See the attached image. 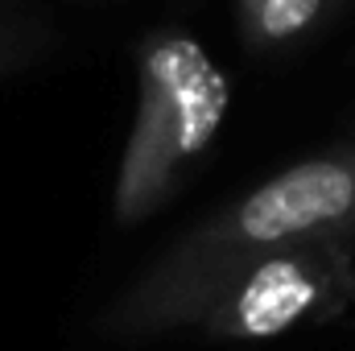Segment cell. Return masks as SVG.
<instances>
[{"label": "cell", "instance_id": "7a4b0ae2", "mask_svg": "<svg viewBox=\"0 0 355 351\" xmlns=\"http://www.w3.org/2000/svg\"><path fill=\"white\" fill-rule=\"evenodd\" d=\"M232 112V79L186 29H153L137 50V116L120 153L112 211L132 228L162 211Z\"/></svg>", "mask_w": 355, "mask_h": 351}, {"label": "cell", "instance_id": "277c9868", "mask_svg": "<svg viewBox=\"0 0 355 351\" xmlns=\"http://www.w3.org/2000/svg\"><path fill=\"white\" fill-rule=\"evenodd\" d=\"M339 0H236L240 37L257 54H281L306 42Z\"/></svg>", "mask_w": 355, "mask_h": 351}, {"label": "cell", "instance_id": "6da1fadb", "mask_svg": "<svg viewBox=\"0 0 355 351\" xmlns=\"http://www.w3.org/2000/svg\"><path fill=\"white\" fill-rule=\"evenodd\" d=\"M355 302V236L289 244L248 257L141 273L103 314V331L137 339L202 331L215 339H277L335 318Z\"/></svg>", "mask_w": 355, "mask_h": 351}, {"label": "cell", "instance_id": "5b68a950", "mask_svg": "<svg viewBox=\"0 0 355 351\" xmlns=\"http://www.w3.org/2000/svg\"><path fill=\"white\" fill-rule=\"evenodd\" d=\"M54 46V29L29 12L0 8V79L25 71Z\"/></svg>", "mask_w": 355, "mask_h": 351}, {"label": "cell", "instance_id": "8992f818", "mask_svg": "<svg viewBox=\"0 0 355 351\" xmlns=\"http://www.w3.org/2000/svg\"><path fill=\"white\" fill-rule=\"evenodd\" d=\"M352 141H355V137H352Z\"/></svg>", "mask_w": 355, "mask_h": 351}, {"label": "cell", "instance_id": "3957f363", "mask_svg": "<svg viewBox=\"0 0 355 351\" xmlns=\"http://www.w3.org/2000/svg\"><path fill=\"white\" fill-rule=\"evenodd\" d=\"M355 236V141L302 157L248 194L190 223L149 264V273H186L289 244Z\"/></svg>", "mask_w": 355, "mask_h": 351}]
</instances>
